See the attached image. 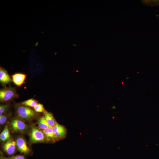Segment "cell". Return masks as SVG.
<instances>
[{
    "label": "cell",
    "instance_id": "obj_1",
    "mask_svg": "<svg viewBox=\"0 0 159 159\" xmlns=\"http://www.w3.org/2000/svg\"><path fill=\"white\" fill-rule=\"evenodd\" d=\"M16 112L19 117L26 120L31 119L35 117L36 115L32 109L22 105L17 106Z\"/></svg>",
    "mask_w": 159,
    "mask_h": 159
},
{
    "label": "cell",
    "instance_id": "obj_2",
    "mask_svg": "<svg viewBox=\"0 0 159 159\" xmlns=\"http://www.w3.org/2000/svg\"><path fill=\"white\" fill-rule=\"evenodd\" d=\"M19 95L15 88L12 87H6L0 90V100L1 102L9 101L17 98Z\"/></svg>",
    "mask_w": 159,
    "mask_h": 159
},
{
    "label": "cell",
    "instance_id": "obj_3",
    "mask_svg": "<svg viewBox=\"0 0 159 159\" xmlns=\"http://www.w3.org/2000/svg\"><path fill=\"white\" fill-rule=\"evenodd\" d=\"M45 137L41 131L35 127L31 129L30 134V140L32 143H34L44 141Z\"/></svg>",
    "mask_w": 159,
    "mask_h": 159
},
{
    "label": "cell",
    "instance_id": "obj_4",
    "mask_svg": "<svg viewBox=\"0 0 159 159\" xmlns=\"http://www.w3.org/2000/svg\"><path fill=\"white\" fill-rule=\"evenodd\" d=\"M13 130L16 131H23L27 130L28 125L23 121L19 119H14L11 124Z\"/></svg>",
    "mask_w": 159,
    "mask_h": 159
},
{
    "label": "cell",
    "instance_id": "obj_5",
    "mask_svg": "<svg viewBox=\"0 0 159 159\" xmlns=\"http://www.w3.org/2000/svg\"><path fill=\"white\" fill-rule=\"evenodd\" d=\"M52 127L58 139L63 138L65 136L66 130L63 126L57 123Z\"/></svg>",
    "mask_w": 159,
    "mask_h": 159
},
{
    "label": "cell",
    "instance_id": "obj_6",
    "mask_svg": "<svg viewBox=\"0 0 159 159\" xmlns=\"http://www.w3.org/2000/svg\"><path fill=\"white\" fill-rule=\"evenodd\" d=\"M16 145L19 150L21 153H27L29 151V149L28 147L26 142L22 138H19L16 141Z\"/></svg>",
    "mask_w": 159,
    "mask_h": 159
},
{
    "label": "cell",
    "instance_id": "obj_7",
    "mask_svg": "<svg viewBox=\"0 0 159 159\" xmlns=\"http://www.w3.org/2000/svg\"><path fill=\"white\" fill-rule=\"evenodd\" d=\"M12 79L7 71L4 68H0V81L3 84H8L11 82Z\"/></svg>",
    "mask_w": 159,
    "mask_h": 159
},
{
    "label": "cell",
    "instance_id": "obj_8",
    "mask_svg": "<svg viewBox=\"0 0 159 159\" xmlns=\"http://www.w3.org/2000/svg\"><path fill=\"white\" fill-rule=\"evenodd\" d=\"M26 75L21 73H16L12 76V80L14 83L18 86L21 85L24 83Z\"/></svg>",
    "mask_w": 159,
    "mask_h": 159
},
{
    "label": "cell",
    "instance_id": "obj_9",
    "mask_svg": "<svg viewBox=\"0 0 159 159\" xmlns=\"http://www.w3.org/2000/svg\"><path fill=\"white\" fill-rule=\"evenodd\" d=\"M16 145V142L14 141H9L4 145V149L7 154H12L15 151Z\"/></svg>",
    "mask_w": 159,
    "mask_h": 159
},
{
    "label": "cell",
    "instance_id": "obj_10",
    "mask_svg": "<svg viewBox=\"0 0 159 159\" xmlns=\"http://www.w3.org/2000/svg\"><path fill=\"white\" fill-rule=\"evenodd\" d=\"M43 116L51 127H52L57 123L53 115L51 113L47 112L44 113Z\"/></svg>",
    "mask_w": 159,
    "mask_h": 159
},
{
    "label": "cell",
    "instance_id": "obj_11",
    "mask_svg": "<svg viewBox=\"0 0 159 159\" xmlns=\"http://www.w3.org/2000/svg\"><path fill=\"white\" fill-rule=\"evenodd\" d=\"M43 132L48 138L53 140L58 139L55 136L52 127L44 129L43 130Z\"/></svg>",
    "mask_w": 159,
    "mask_h": 159
},
{
    "label": "cell",
    "instance_id": "obj_12",
    "mask_svg": "<svg viewBox=\"0 0 159 159\" xmlns=\"http://www.w3.org/2000/svg\"><path fill=\"white\" fill-rule=\"evenodd\" d=\"M38 125L39 128L42 129H45L51 127L44 118V116H42L40 117L38 121Z\"/></svg>",
    "mask_w": 159,
    "mask_h": 159
},
{
    "label": "cell",
    "instance_id": "obj_13",
    "mask_svg": "<svg viewBox=\"0 0 159 159\" xmlns=\"http://www.w3.org/2000/svg\"><path fill=\"white\" fill-rule=\"evenodd\" d=\"M10 137V135L7 126H6L3 131L1 133L0 138L1 140L5 141L9 139Z\"/></svg>",
    "mask_w": 159,
    "mask_h": 159
},
{
    "label": "cell",
    "instance_id": "obj_14",
    "mask_svg": "<svg viewBox=\"0 0 159 159\" xmlns=\"http://www.w3.org/2000/svg\"><path fill=\"white\" fill-rule=\"evenodd\" d=\"M37 100L31 99L23 102L21 104L25 106L34 107L37 104Z\"/></svg>",
    "mask_w": 159,
    "mask_h": 159
},
{
    "label": "cell",
    "instance_id": "obj_15",
    "mask_svg": "<svg viewBox=\"0 0 159 159\" xmlns=\"http://www.w3.org/2000/svg\"><path fill=\"white\" fill-rule=\"evenodd\" d=\"M142 3L145 5L151 6H159V0H141Z\"/></svg>",
    "mask_w": 159,
    "mask_h": 159
},
{
    "label": "cell",
    "instance_id": "obj_16",
    "mask_svg": "<svg viewBox=\"0 0 159 159\" xmlns=\"http://www.w3.org/2000/svg\"><path fill=\"white\" fill-rule=\"evenodd\" d=\"M34 108L35 111L37 112H42L44 114L47 112L43 105L40 103H37Z\"/></svg>",
    "mask_w": 159,
    "mask_h": 159
},
{
    "label": "cell",
    "instance_id": "obj_17",
    "mask_svg": "<svg viewBox=\"0 0 159 159\" xmlns=\"http://www.w3.org/2000/svg\"><path fill=\"white\" fill-rule=\"evenodd\" d=\"M9 107V105L8 104L1 105H0V116L3 115V114L7 110Z\"/></svg>",
    "mask_w": 159,
    "mask_h": 159
},
{
    "label": "cell",
    "instance_id": "obj_18",
    "mask_svg": "<svg viewBox=\"0 0 159 159\" xmlns=\"http://www.w3.org/2000/svg\"><path fill=\"white\" fill-rule=\"evenodd\" d=\"M7 115L6 114H3L0 116V124L2 125L4 124L6 121Z\"/></svg>",
    "mask_w": 159,
    "mask_h": 159
},
{
    "label": "cell",
    "instance_id": "obj_19",
    "mask_svg": "<svg viewBox=\"0 0 159 159\" xmlns=\"http://www.w3.org/2000/svg\"><path fill=\"white\" fill-rule=\"evenodd\" d=\"M6 159H25V158L23 156L17 155L12 156L9 158H7Z\"/></svg>",
    "mask_w": 159,
    "mask_h": 159
}]
</instances>
